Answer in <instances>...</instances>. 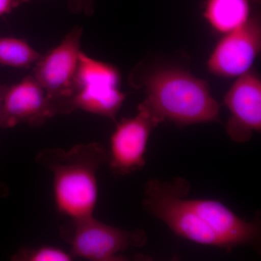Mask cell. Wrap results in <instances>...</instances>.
Masks as SVG:
<instances>
[{
    "mask_svg": "<svg viewBox=\"0 0 261 261\" xmlns=\"http://www.w3.org/2000/svg\"><path fill=\"white\" fill-rule=\"evenodd\" d=\"M146 97L141 104L161 123L180 125L221 121L220 105L205 81L178 68L152 72L142 82Z\"/></svg>",
    "mask_w": 261,
    "mask_h": 261,
    "instance_id": "2",
    "label": "cell"
},
{
    "mask_svg": "<svg viewBox=\"0 0 261 261\" xmlns=\"http://www.w3.org/2000/svg\"><path fill=\"white\" fill-rule=\"evenodd\" d=\"M73 257L70 252L54 246H41L36 248H23L13 255V260L18 261H70Z\"/></svg>",
    "mask_w": 261,
    "mask_h": 261,
    "instance_id": "14",
    "label": "cell"
},
{
    "mask_svg": "<svg viewBox=\"0 0 261 261\" xmlns=\"http://www.w3.org/2000/svg\"><path fill=\"white\" fill-rule=\"evenodd\" d=\"M73 8L75 11L83 12L84 14L91 15L93 13V1L92 0H74Z\"/></svg>",
    "mask_w": 261,
    "mask_h": 261,
    "instance_id": "16",
    "label": "cell"
},
{
    "mask_svg": "<svg viewBox=\"0 0 261 261\" xmlns=\"http://www.w3.org/2000/svg\"><path fill=\"white\" fill-rule=\"evenodd\" d=\"M62 238L70 245L73 257L92 261L126 260L120 255L132 247H142L147 242L142 229H123L98 221L93 216L70 220L61 227Z\"/></svg>",
    "mask_w": 261,
    "mask_h": 261,
    "instance_id": "5",
    "label": "cell"
},
{
    "mask_svg": "<svg viewBox=\"0 0 261 261\" xmlns=\"http://www.w3.org/2000/svg\"><path fill=\"white\" fill-rule=\"evenodd\" d=\"M29 0H0V17L9 14L19 5Z\"/></svg>",
    "mask_w": 261,
    "mask_h": 261,
    "instance_id": "15",
    "label": "cell"
},
{
    "mask_svg": "<svg viewBox=\"0 0 261 261\" xmlns=\"http://www.w3.org/2000/svg\"><path fill=\"white\" fill-rule=\"evenodd\" d=\"M7 86L0 84V107H1L2 100H3V95H4L5 89Z\"/></svg>",
    "mask_w": 261,
    "mask_h": 261,
    "instance_id": "17",
    "label": "cell"
},
{
    "mask_svg": "<svg viewBox=\"0 0 261 261\" xmlns=\"http://www.w3.org/2000/svg\"><path fill=\"white\" fill-rule=\"evenodd\" d=\"M161 122L142 104L135 116L116 123L111 135L108 161L113 174L124 176L145 166V153L152 130Z\"/></svg>",
    "mask_w": 261,
    "mask_h": 261,
    "instance_id": "7",
    "label": "cell"
},
{
    "mask_svg": "<svg viewBox=\"0 0 261 261\" xmlns=\"http://www.w3.org/2000/svg\"><path fill=\"white\" fill-rule=\"evenodd\" d=\"M260 0H205L202 15L218 34L232 32L259 12Z\"/></svg>",
    "mask_w": 261,
    "mask_h": 261,
    "instance_id": "12",
    "label": "cell"
},
{
    "mask_svg": "<svg viewBox=\"0 0 261 261\" xmlns=\"http://www.w3.org/2000/svg\"><path fill=\"white\" fill-rule=\"evenodd\" d=\"M230 113L226 129L236 143H246L261 130V81L252 69L240 75L225 95Z\"/></svg>",
    "mask_w": 261,
    "mask_h": 261,
    "instance_id": "9",
    "label": "cell"
},
{
    "mask_svg": "<svg viewBox=\"0 0 261 261\" xmlns=\"http://www.w3.org/2000/svg\"><path fill=\"white\" fill-rule=\"evenodd\" d=\"M42 55L25 39L0 37V65L15 68H28L35 65Z\"/></svg>",
    "mask_w": 261,
    "mask_h": 261,
    "instance_id": "13",
    "label": "cell"
},
{
    "mask_svg": "<svg viewBox=\"0 0 261 261\" xmlns=\"http://www.w3.org/2000/svg\"><path fill=\"white\" fill-rule=\"evenodd\" d=\"M57 114L42 86L33 75L5 89L0 107V126L13 128L20 123L39 126Z\"/></svg>",
    "mask_w": 261,
    "mask_h": 261,
    "instance_id": "10",
    "label": "cell"
},
{
    "mask_svg": "<svg viewBox=\"0 0 261 261\" xmlns=\"http://www.w3.org/2000/svg\"><path fill=\"white\" fill-rule=\"evenodd\" d=\"M190 185L182 178L149 179L144 188V209L173 233L200 245L221 247L216 234L197 216L186 199Z\"/></svg>",
    "mask_w": 261,
    "mask_h": 261,
    "instance_id": "3",
    "label": "cell"
},
{
    "mask_svg": "<svg viewBox=\"0 0 261 261\" xmlns=\"http://www.w3.org/2000/svg\"><path fill=\"white\" fill-rule=\"evenodd\" d=\"M83 29L75 25L57 47L42 55L33 69V76L42 86L57 114L67 113L73 92Z\"/></svg>",
    "mask_w": 261,
    "mask_h": 261,
    "instance_id": "6",
    "label": "cell"
},
{
    "mask_svg": "<svg viewBox=\"0 0 261 261\" xmlns=\"http://www.w3.org/2000/svg\"><path fill=\"white\" fill-rule=\"evenodd\" d=\"M187 200L197 216L219 239L221 248L231 250L238 246H258L260 227L257 221L241 219L218 200Z\"/></svg>",
    "mask_w": 261,
    "mask_h": 261,
    "instance_id": "11",
    "label": "cell"
},
{
    "mask_svg": "<svg viewBox=\"0 0 261 261\" xmlns=\"http://www.w3.org/2000/svg\"><path fill=\"white\" fill-rule=\"evenodd\" d=\"M116 66L81 51L67 113L76 110L115 120L126 99Z\"/></svg>",
    "mask_w": 261,
    "mask_h": 261,
    "instance_id": "4",
    "label": "cell"
},
{
    "mask_svg": "<svg viewBox=\"0 0 261 261\" xmlns=\"http://www.w3.org/2000/svg\"><path fill=\"white\" fill-rule=\"evenodd\" d=\"M36 161L53 174L55 205L70 220L93 216L97 205L98 171L108 161L101 144H80L69 149L47 148Z\"/></svg>",
    "mask_w": 261,
    "mask_h": 261,
    "instance_id": "1",
    "label": "cell"
},
{
    "mask_svg": "<svg viewBox=\"0 0 261 261\" xmlns=\"http://www.w3.org/2000/svg\"><path fill=\"white\" fill-rule=\"evenodd\" d=\"M260 49L261 20L257 12L242 27L224 34L207 60V70L221 78H238L252 69Z\"/></svg>",
    "mask_w": 261,
    "mask_h": 261,
    "instance_id": "8",
    "label": "cell"
}]
</instances>
